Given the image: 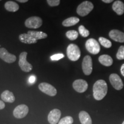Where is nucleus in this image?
I'll return each instance as SVG.
<instances>
[{
    "label": "nucleus",
    "instance_id": "12",
    "mask_svg": "<svg viewBox=\"0 0 124 124\" xmlns=\"http://www.w3.org/2000/svg\"><path fill=\"white\" fill-rule=\"evenodd\" d=\"M0 58L8 63H14L16 60V56L13 54L9 53L4 48H1L0 49Z\"/></svg>",
    "mask_w": 124,
    "mask_h": 124
},
{
    "label": "nucleus",
    "instance_id": "33",
    "mask_svg": "<svg viewBox=\"0 0 124 124\" xmlns=\"http://www.w3.org/2000/svg\"><path fill=\"white\" fill-rule=\"evenodd\" d=\"M103 2L107 3V4H109V3L112 2L114 0H102Z\"/></svg>",
    "mask_w": 124,
    "mask_h": 124
},
{
    "label": "nucleus",
    "instance_id": "5",
    "mask_svg": "<svg viewBox=\"0 0 124 124\" xmlns=\"http://www.w3.org/2000/svg\"><path fill=\"white\" fill-rule=\"evenodd\" d=\"M85 46L88 52L93 55H97L100 52V45L94 39H89L87 40Z\"/></svg>",
    "mask_w": 124,
    "mask_h": 124
},
{
    "label": "nucleus",
    "instance_id": "27",
    "mask_svg": "<svg viewBox=\"0 0 124 124\" xmlns=\"http://www.w3.org/2000/svg\"><path fill=\"white\" fill-rule=\"evenodd\" d=\"M116 57L118 60L124 59V46H121L119 48Z\"/></svg>",
    "mask_w": 124,
    "mask_h": 124
},
{
    "label": "nucleus",
    "instance_id": "3",
    "mask_svg": "<svg viewBox=\"0 0 124 124\" xmlns=\"http://www.w3.org/2000/svg\"><path fill=\"white\" fill-rule=\"evenodd\" d=\"M94 8V5L93 3L90 1H84L82 2L78 6L77 9V12L78 15L80 16L85 17L88 15L90 12L92 11Z\"/></svg>",
    "mask_w": 124,
    "mask_h": 124
},
{
    "label": "nucleus",
    "instance_id": "8",
    "mask_svg": "<svg viewBox=\"0 0 124 124\" xmlns=\"http://www.w3.org/2000/svg\"><path fill=\"white\" fill-rule=\"evenodd\" d=\"M82 70L86 75H90L93 71V60L91 56L86 55L83 58L82 64Z\"/></svg>",
    "mask_w": 124,
    "mask_h": 124
},
{
    "label": "nucleus",
    "instance_id": "29",
    "mask_svg": "<svg viewBox=\"0 0 124 124\" xmlns=\"http://www.w3.org/2000/svg\"><path fill=\"white\" fill-rule=\"evenodd\" d=\"M50 7H56L60 4V0H46Z\"/></svg>",
    "mask_w": 124,
    "mask_h": 124
},
{
    "label": "nucleus",
    "instance_id": "22",
    "mask_svg": "<svg viewBox=\"0 0 124 124\" xmlns=\"http://www.w3.org/2000/svg\"><path fill=\"white\" fill-rule=\"evenodd\" d=\"M27 33L29 34V35L32 36L33 38H35V39H36L37 40L46 39L47 38L48 36L47 34L44 33V32H41V31H29Z\"/></svg>",
    "mask_w": 124,
    "mask_h": 124
},
{
    "label": "nucleus",
    "instance_id": "28",
    "mask_svg": "<svg viewBox=\"0 0 124 124\" xmlns=\"http://www.w3.org/2000/svg\"><path fill=\"white\" fill-rule=\"evenodd\" d=\"M64 57V56L63 54H55V55L51 56V59L52 60H54V61H57V60H59L63 58Z\"/></svg>",
    "mask_w": 124,
    "mask_h": 124
},
{
    "label": "nucleus",
    "instance_id": "18",
    "mask_svg": "<svg viewBox=\"0 0 124 124\" xmlns=\"http://www.w3.org/2000/svg\"><path fill=\"white\" fill-rule=\"evenodd\" d=\"M79 118L82 124H92V120L89 113L85 111H81L79 114Z\"/></svg>",
    "mask_w": 124,
    "mask_h": 124
},
{
    "label": "nucleus",
    "instance_id": "21",
    "mask_svg": "<svg viewBox=\"0 0 124 124\" xmlns=\"http://www.w3.org/2000/svg\"><path fill=\"white\" fill-rule=\"evenodd\" d=\"M5 8L9 12H15L19 9V5L16 2L10 1L5 4Z\"/></svg>",
    "mask_w": 124,
    "mask_h": 124
},
{
    "label": "nucleus",
    "instance_id": "30",
    "mask_svg": "<svg viewBox=\"0 0 124 124\" xmlns=\"http://www.w3.org/2000/svg\"><path fill=\"white\" fill-rule=\"evenodd\" d=\"M35 80H36L35 76L32 75L29 78V82H30L31 83H33L34 82H35Z\"/></svg>",
    "mask_w": 124,
    "mask_h": 124
},
{
    "label": "nucleus",
    "instance_id": "4",
    "mask_svg": "<svg viewBox=\"0 0 124 124\" xmlns=\"http://www.w3.org/2000/svg\"><path fill=\"white\" fill-rule=\"evenodd\" d=\"M27 52H21L20 54L19 62H18V64H19L21 70L25 72H30L33 69L32 65L30 64L27 60Z\"/></svg>",
    "mask_w": 124,
    "mask_h": 124
},
{
    "label": "nucleus",
    "instance_id": "17",
    "mask_svg": "<svg viewBox=\"0 0 124 124\" xmlns=\"http://www.w3.org/2000/svg\"><path fill=\"white\" fill-rule=\"evenodd\" d=\"M112 8L118 15H122L124 13V4L121 1H116L113 3Z\"/></svg>",
    "mask_w": 124,
    "mask_h": 124
},
{
    "label": "nucleus",
    "instance_id": "34",
    "mask_svg": "<svg viewBox=\"0 0 124 124\" xmlns=\"http://www.w3.org/2000/svg\"><path fill=\"white\" fill-rule=\"evenodd\" d=\"M18 2H20L21 3H25V2H27V1H28V0H16Z\"/></svg>",
    "mask_w": 124,
    "mask_h": 124
},
{
    "label": "nucleus",
    "instance_id": "26",
    "mask_svg": "<svg viewBox=\"0 0 124 124\" xmlns=\"http://www.w3.org/2000/svg\"><path fill=\"white\" fill-rule=\"evenodd\" d=\"M74 122V120L71 116H66L63 117L59 121L58 124H72Z\"/></svg>",
    "mask_w": 124,
    "mask_h": 124
},
{
    "label": "nucleus",
    "instance_id": "24",
    "mask_svg": "<svg viewBox=\"0 0 124 124\" xmlns=\"http://www.w3.org/2000/svg\"><path fill=\"white\" fill-rule=\"evenodd\" d=\"M99 41L102 46L106 48H109L112 46V43L110 40L105 38H103V37H100L99 38Z\"/></svg>",
    "mask_w": 124,
    "mask_h": 124
},
{
    "label": "nucleus",
    "instance_id": "20",
    "mask_svg": "<svg viewBox=\"0 0 124 124\" xmlns=\"http://www.w3.org/2000/svg\"><path fill=\"white\" fill-rule=\"evenodd\" d=\"M79 21L80 20L79 18L76 17H71L67 18V19L64 20L62 23V25L66 27H71V26H74L78 24L79 22Z\"/></svg>",
    "mask_w": 124,
    "mask_h": 124
},
{
    "label": "nucleus",
    "instance_id": "7",
    "mask_svg": "<svg viewBox=\"0 0 124 124\" xmlns=\"http://www.w3.org/2000/svg\"><path fill=\"white\" fill-rule=\"evenodd\" d=\"M39 89L41 92L51 97H54L57 94L56 89L53 86L46 82H43L40 83L39 85Z\"/></svg>",
    "mask_w": 124,
    "mask_h": 124
},
{
    "label": "nucleus",
    "instance_id": "31",
    "mask_svg": "<svg viewBox=\"0 0 124 124\" xmlns=\"http://www.w3.org/2000/svg\"><path fill=\"white\" fill-rule=\"evenodd\" d=\"M5 107V105L4 101H3L2 100H1L0 101V109H4Z\"/></svg>",
    "mask_w": 124,
    "mask_h": 124
},
{
    "label": "nucleus",
    "instance_id": "11",
    "mask_svg": "<svg viewBox=\"0 0 124 124\" xmlns=\"http://www.w3.org/2000/svg\"><path fill=\"white\" fill-rule=\"evenodd\" d=\"M72 87L78 93H82L87 90L88 88V83L86 80L83 79H77L73 82Z\"/></svg>",
    "mask_w": 124,
    "mask_h": 124
},
{
    "label": "nucleus",
    "instance_id": "10",
    "mask_svg": "<svg viewBox=\"0 0 124 124\" xmlns=\"http://www.w3.org/2000/svg\"><path fill=\"white\" fill-rule=\"evenodd\" d=\"M109 80L112 86L117 90H120L124 87V83L120 76L116 74H112L110 75Z\"/></svg>",
    "mask_w": 124,
    "mask_h": 124
},
{
    "label": "nucleus",
    "instance_id": "14",
    "mask_svg": "<svg viewBox=\"0 0 124 124\" xmlns=\"http://www.w3.org/2000/svg\"><path fill=\"white\" fill-rule=\"evenodd\" d=\"M109 37L115 41L124 43V33L117 29H113L109 32Z\"/></svg>",
    "mask_w": 124,
    "mask_h": 124
},
{
    "label": "nucleus",
    "instance_id": "25",
    "mask_svg": "<svg viewBox=\"0 0 124 124\" xmlns=\"http://www.w3.org/2000/svg\"><path fill=\"white\" fill-rule=\"evenodd\" d=\"M79 32L80 35L83 38H87L90 35V32L83 25H80L79 27Z\"/></svg>",
    "mask_w": 124,
    "mask_h": 124
},
{
    "label": "nucleus",
    "instance_id": "16",
    "mask_svg": "<svg viewBox=\"0 0 124 124\" xmlns=\"http://www.w3.org/2000/svg\"><path fill=\"white\" fill-rule=\"evenodd\" d=\"M1 98L3 101L8 103H13L15 101V97L13 93L9 90L4 91L1 94Z\"/></svg>",
    "mask_w": 124,
    "mask_h": 124
},
{
    "label": "nucleus",
    "instance_id": "6",
    "mask_svg": "<svg viewBox=\"0 0 124 124\" xmlns=\"http://www.w3.org/2000/svg\"><path fill=\"white\" fill-rule=\"evenodd\" d=\"M42 19L39 17L32 16L31 17L25 21V25L26 27L31 29L39 28L42 25Z\"/></svg>",
    "mask_w": 124,
    "mask_h": 124
},
{
    "label": "nucleus",
    "instance_id": "32",
    "mask_svg": "<svg viewBox=\"0 0 124 124\" xmlns=\"http://www.w3.org/2000/svg\"><path fill=\"white\" fill-rule=\"evenodd\" d=\"M121 73L122 76L124 77V64H122L121 67Z\"/></svg>",
    "mask_w": 124,
    "mask_h": 124
},
{
    "label": "nucleus",
    "instance_id": "35",
    "mask_svg": "<svg viewBox=\"0 0 124 124\" xmlns=\"http://www.w3.org/2000/svg\"><path fill=\"white\" fill-rule=\"evenodd\" d=\"M122 124H124V121L123 122H122Z\"/></svg>",
    "mask_w": 124,
    "mask_h": 124
},
{
    "label": "nucleus",
    "instance_id": "23",
    "mask_svg": "<svg viewBox=\"0 0 124 124\" xmlns=\"http://www.w3.org/2000/svg\"><path fill=\"white\" fill-rule=\"evenodd\" d=\"M66 37L70 40H75L78 38V33L75 30L67 31L66 33Z\"/></svg>",
    "mask_w": 124,
    "mask_h": 124
},
{
    "label": "nucleus",
    "instance_id": "15",
    "mask_svg": "<svg viewBox=\"0 0 124 124\" xmlns=\"http://www.w3.org/2000/svg\"><path fill=\"white\" fill-rule=\"evenodd\" d=\"M19 40L21 42L25 44H35L38 42V40L35 39L32 36L29 35L28 33H23L19 35Z\"/></svg>",
    "mask_w": 124,
    "mask_h": 124
},
{
    "label": "nucleus",
    "instance_id": "19",
    "mask_svg": "<svg viewBox=\"0 0 124 124\" xmlns=\"http://www.w3.org/2000/svg\"><path fill=\"white\" fill-rule=\"evenodd\" d=\"M98 60L101 64L106 67L111 66L113 63V59L110 56L108 55H102L100 56Z\"/></svg>",
    "mask_w": 124,
    "mask_h": 124
},
{
    "label": "nucleus",
    "instance_id": "2",
    "mask_svg": "<svg viewBox=\"0 0 124 124\" xmlns=\"http://www.w3.org/2000/svg\"><path fill=\"white\" fill-rule=\"evenodd\" d=\"M67 55L71 61L75 62L79 60L81 55L79 46L75 44H70L67 48Z\"/></svg>",
    "mask_w": 124,
    "mask_h": 124
},
{
    "label": "nucleus",
    "instance_id": "1",
    "mask_svg": "<svg viewBox=\"0 0 124 124\" xmlns=\"http://www.w3.org/2000/svg\"><path fill=\"white\" fill-rule=\"evenodd\" d=\"M93 97L97 101H101L106 95L108 85L104 80H98L93 86Z\"/></svg>",
    "mask_w": 124,
    "mask_h": 124
},
{
    "label": "nucleus",
    "instance_id": "13",
    "mask_svg": "<svg viewBox=\"0 0 124 124\" xmlns=\"http://www.w3.org/2000/svg\"><path fill=\"white\" fill-rule=\"evenodd\" d=\"M61 117V111L58 108L52 110L48 116V121L50 124H56Z\"/></svg>",
    "mask_w": 124,
    "mask_h": 124
},
{
    "label": "nucleus",
    "instance_id": "36",
    "mask_svg": "<svg viewBox=\"0 0 124 124\" xmlns=\"http://www.w3.org/2000/svg\"><path fill=\"white\" fill-rule=\"evenodd\" d=\"M1 1H2V0H1Z\"/></svg>",
    "mask_w": 124,
    "mask_h": 124
},
{
    "label": "nucleus",
    "instance_id": "9",
    "mask_svg": "<svg viewBox=\"0 0 124 124\" xmlns=\"http://www.w3.org/2000/svg\"><path fill=\"white\" fill-rule=\"evenodd\" d=\"M29 112V108L27 105L22 104L18 105L14 109L13 114L16 118L21 119L27 116Z\"/></svg>",
    "mask_w": 124,
    "mask_h": 124
}]
</instances>
